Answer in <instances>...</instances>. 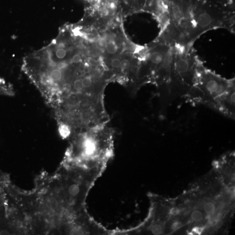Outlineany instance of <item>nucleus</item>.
Wrapping results in <instances>:
<instances>
[{"label": "nucleus", "instance_id": "f257e3e1", "mask_svg": "<svg viewBox=\"0 0 235 235\" xmlns=\"http://www.w3.org/2000/svg\"><path fill=\"white\" fill-rule=\"evenodd\" d=\"M235 78L227 79L206 68L203 64L199 70L195 84L185 95L192 104L206 105L223 93L235 88Z\"/></svg>", "mask_w": 235, "mask_h": 235}, {"label": "nucleus", "instance_id": "f03ea898", "mask_svg": "<svg viewBox=\"0 0 235 235\" xmlns=\"http://www.w3.org/2000/svg\"><path fill=\"white\" fill-rule=\"evenodd\" d=\"M171 82L191 88L195 84L203 64L192 52V46H173ZM171 84V83H170Z\"/></svg>", "mask_w": 235, "mask_h": 235}, {"label": "nucleus", "instance_id": "7ed1b4c3", "mask_svg": "<svg viewBox=\"0 0 235 235\" xmlns=\"http://www.w3.org/2000/svg\"><path fill=\"white\" fill-rule=\"evenodd\" d=\"M235 88L223 93L206 106L232 119L235 117Z\"/></svg>", "mask_w": 235, "mask_h": 235}, {"label": "nucleus", "instance_id": "20e7f679", "mask_svg": "<svg viewBox=\"0 0 235 235\" xmlns=\"http://www.w3.org/2000/svg\"><path fill=\"white\" fill-rule=\"evenodd\" d=\"M118 45L114 41L110 40L107 42L105 50L108 54H115L118 51Z\"/></svg>", "mask_w": 235, "mask_h": 235}, {"label": "nucleus", "instance_id": "39448f33", "mask_svg": "<svg viewBox=\"0 0 235 235\" xmlns=\"http://www.w3.org/2000/svg\"><path fill=\"white\" fill-rule=\"evenodd\" d=\"M67 52L63 47H57L54 50V57L59 60L64 59L66 56Z\"/></svg>", "mask_w": 235, "mask_h": 235}, {"label": "nucleus", "instance_id": "423d86ee", "mask_svg": "<svg viewBox=\"0 0 235 235\" xmlns=\"http://www.w3.org/2000/svg\"><path fill=\"white\" fill-rule=\"evenodd\" d=\"M107 41L106 39L103 37H100L97 39L95 42V45L96 48L100 51L105 50Z\"/></svg>", "mask_w": 235, "mask_h": 235}, {"label": "nucleus", "instance_id": "0eeeda50", "mask_svg": "<svg viewBox=\"0 0 235 235\" xmlns=\"http://www.w3.org/2000/svg\"><path fill=\"white\" fill-rule=\"evenodd\" d=\"M80 191L79 187L77 185L74 184L70 185L68 188V192L71 196L75 197L78 195V193Z\"/></svg>", "mask_w": 235, "mask_h": 235}, {"label": "nucleus", "instance_id": "6e6552de", "mask_svg": "<svg viewBox=\"0 0 235 235\" xmlns=\"http://www.w3.org/2000/svg\"><path fill=\"white\" fill-rule=\"evenodd\" d=\"M203 214L199 210H195L191 214V218L193 221L199 222L203 219Z\"/></svg>", "mask_w": 235, "mask_h": 235}, {"label": "nucleus", "instance_id": "1a4fd4ad", "mask_svg": "<svg viewBox=\"0 0 235 235\" xmlns=\"http://www.w3.org/2000/svg\"><path fill=\"white\" fill-rule=\"evenodd\" d=\"M204 209L206 213L211 214L214 212L215 210V206L214 204L211 202H208L205 204L204 207Z\"/></svg>", "mask_w": 235, "mask_h": 235}, {"label": "nucleus", "instance_id": "9d476101", "mask_svg": "<svg viewBox=\"0 0 235 235\" xmlns=\"http://www.w3.org/2000/svg\"><path fill=\"white\" fill-rule=\"evenodd\" d=\"M131 66V62L130 60L125 58L121 61L120 68L122 71H125L130 68Z\"/></svg>", "mask_w": 235, "mask_h": 235}, {"label": "nucleus", "instance_id": "9b49d317", "mask_svg": "<svg viewBox=\"0 0 235 235\" xmlns=\"http://www.w3.org/2000/svg\"><path fill=\"white\" fill-rule=\"evenodd\" d=\"M151 231L154 235H160L163 232V228L160 224H155L152 227Z\"/></svg>", "mask_w": 235, "mask_h": 235}, {"label": "nucleus", "instance_id": "f8f14e48", "mask_svg": "<svg viewBox=\"0 0 235 235\" xmlns=\"http://www.w3.org/2000/svg\"><path fill=\"white\" fill-rule=\"evenodd\" d=\"M121 60L118 58H114L111 61V67L115 69H118L120 68L121 65Z\"/></svg>", "mask_w": 235, "mask_h": 235}, {"label": "nucleus", "instance_id": "ddd939ff", "mask_svg": "<svg viewBox=\"0 0 235 235\" xmlns=\"http://www.w3.org/2000/svg\"><path fill=\"white\" fill-rule=\"evenodd\" d=\"M72 61L74 63H75V64L79 63L82 61V58L79 54H76L73 56Z\"/></svg>", "mask_w": 235, "mask_h": 235}, {"label": "nucleus", "instance_id": "4468645a", "mask_svg": "<svg viewBox=\"0 0 235 235\" xmlns=\"http://www.w3.org/2000/svg\"><path fill=\"white\" fill-rule=\"evenodd\" d=\"M180 210L177 207H174L171 208L170 211V213L171 215L173 216H177L179 213Z\"/></svg>", "mask_w": 235, "mask_h": 235}, {"label": "nucleus", "instance_id": "2eb2a0df", "mask_svg": "<svg viewBox=\"0 0 235 235\" xmlns=\"http://www.w3.org/2000/svg\"><path fill=\"white\" fill-rule=\"evenodd\" d=\"M50 206H51V207H52L53 209L56 208L58 206L57 202L56 200H54H54H52V201L50 202Z\"/></svg>", "mask_w": 235, "mask_h": 235}, {"label": "nucleus", "instance_id": "dca6fc26", "mask_svg": "<svg viewBox=\"0 0 235 235\" xmlns=\"http://www.w3.org/2000/svg\"><path fill=\"white\" fill-rule=\"evenodd\" d=\"M215 230H216V228L214 226H212V225L209 226L207 229L208 232L210 233H213Z\"/></svg>", "mask_w": 235, "mask_h": 235}, {"label": "nucleus", "instance_id": "f3484780", "mask_svg": "<svg viewBox=\"0 0 235 235\" xmlns=\"http://www.w3.org/2000/svg\"><path fill=\"white\" fill-rule=\"evenodd\" d=\"M223 225V222L221 219H219L216 222L215 226L217 228H219L221 227Z\"/></svg>", "mask_w": 235, "mask_h": 235}, {"label": "nucleus", "instance_id": "a211bd4d", "mask_svg": "<svg viewBox=\"0 0 235 235\" xmlns=\"http://www.w3.org/2000/svg\"><path fill=\"white\" fill-rule=\"evenodd\" d=\"M180 226V223L179 222H175L172 224V226H171V228L173 229V230H175V229H177L179 226Z\"/></svg>", "mask_w": 235, "mask_h": 235}, {"label": "nucleus", "instance_id": "6ab92c4d", "mask_svg": "<svg viewBox=\"0 0 235 235\" xmlns=\"http://www.w3.org/2000/svg\"><path fill=\"white\" fill-rule=\"evenodd\" d=\"M193 230L195 232V233L199 234V233H201L202 230L199 228H195Z\"/></svg>", "mask_w": 235, "mask_h": 235}]
</instances>
